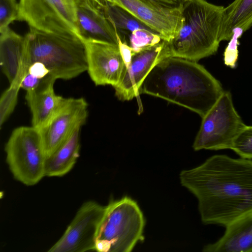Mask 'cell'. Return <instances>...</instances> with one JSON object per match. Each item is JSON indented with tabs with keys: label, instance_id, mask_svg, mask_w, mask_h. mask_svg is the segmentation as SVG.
<instances>
[{
	"label": "cell",
	"instance_id": "cell-8",
	"mask_svg": "<svg viewBox=\"0 0 252 252\" xmlns=\"http://www.w3.org/2000/svg\"><path fill=\"white\" fill-rule=\"evenodd\" d=\"M78 2V0H19L17 20L26 22L30 29L80 37L77 26Z\"/></svg>",
	"mask_w": 252,
	"mask_h": 252
},
{
	"label": "cell",
	"instance_id": "cell-16",
	"mask_svg": "<svg viewBox=\"0 0 252 252\" xmlns=\"http://www.w3.org/2000/svg\"><path fill=\"white\" fill-rule=\"evenodd\" d=\"M223 235L205 245L204 252H252V212L225 227Z\"/></svg>",
	"mask_w": 252,
	"mask_h": 252
},
{
	"label": "cell",
	"instance_id": "cell-5",
	"mask_svg": "<svg viewBox=\"0 0 252 252\" xmlns=\"http://www.w3.org/2000/svg\"><path fill=\"white\" fill-rule=\"evenodd\" d=\"M145 220L137 202L128 196L106 205L95 242L99 252H130L144 239Z\"/></svg>",
	"mask_w": 252,
	"mask_h": 252
},
{
	"label": "cell",
	"instance_id": "cell-23",
	"mask_svg": "<svg viewBox=\"0 0 252 252\" xmlns=\"http://www.w3.org/2000/svg\"><path fill=\"white\" fill-rule=\"evenodd\" d=\"M231 150L241 158L252 160V126L246 125L234 139Z\"/></svg>",
	"mask_w": 252,
	"mask_h": 252
},
{
	"label": "cell",
	"instance_id": "cell-9",
	"mask_svg": "<svg viewBox=\"0 0 252 252\" xmlns=\"http://www.w3.org/2000/svg\"><path fill=\"white\" fill-rule=\"evenodd\" d=\"M106 206L89 200L79 208L60 239L48 250L51 252L95 251L98 228Z\"/></svg>",
	"mask_w": 252,
	"mask_h": 252
},
{
	"label": "cell",
	"instance_id": "cell-11",
	"mask_svg": "<svg viewBox=\"0 0 252 252\" xmlns=\"http://www.w3.org/2000/svg\"><path fill=\"white\" fill-rule=\"evenodd\" d=\"M83 41L87 71L92 80L96 86H117L127 65L119 45L92 39Z\"/></svg>",
	"mask_w": 252,
	"mask_h": 252
},
{
	"label": "cell",
	"instance_id": "cell-1",
	"mask_svg": "<svg viewBox=\"0 0 252 252\" xmlns=\"http://www.w3.org/2000/svg\"><path fill=\"white\" fill-rule=\"evenodd\" d=\"M180 183L197 198L204 224L225 227L252 212V160L216 155L184 170Z\"/></svg>",
	"mask_w": 252,
	"mask_h": 252
},
{
	"label": "cell",
	"instance_id": "cell-4",
	"mask_svg": "<svg viewBox=\"0 0 252 252\" xmlns=\"http://www.w3.org/2000/svg\"><path fill=\"white\" fill-rule=\"evenodd\" d=\"M24 38L22 78L34 63L42 64L55 80H70L87 71L86 46L80 37L30 29Z\"/></svg>",
	"mask_w": 252,
	"mask_h": 252
},
{
	"label": "cell",
	"instance_id": "cell-3",
	"mask_svg": "<svg viewBox=\"0 0 252 252\" xmlns=\"http://www.w3.org/2000/svg\"><path fill=\"white\" fill-rule=\"evenodd\" d=\"M224 9L205 0L185 1L180 29L170 40H164L169 57L198 62L215 54Z\"/></svg>",
	"mask_w": 252,
	"mask_h": 252
},
{
	"label": "cell",
	"instance_id": "cell-12",
	"mask_svg": "<svg viewBox=\"0 0 252 252\" xmlns=\"http://www.w3.org/2000/svg\"><path fill=\"white\" fill-rule=\"evenodd\" d=\"M169 57L165 41L133 53L119 84L114 87L115 95L122 101L130 100L140 94L143 82L152 69Z\"/></svg>",
	"mask_w": 252,
	"mask_h": 252
},
{
	"label": "cell",
	"instance_id": "cell-18",
	"mask_svg": "<svg viewBox=\"0 0 252 252\" xmlns=\"http://www.w3.org/2000/svg\"><path fill=\"white\" fill-rule=\"evenodd\" d=\"M77 128L45 162V177H62L68 173L79 157L80 131Z\"/></svg>",
	"mask_w": 252,
	"mask_h": 252
},
{
	"label": "cell",
	"instance_id": "cell-21",
	"mask_svg": "<svg viewBox=\"0 0 252 252\" xmlns=\"http://www.w3.org/2000/svg\"><path fill=\"white\" fill-rule=\"evenodd\" d=\"M162 40L161 37L154 32L138 29L129 34L128 44L135 53L156 45Z\"/></svg>",
	"mask_w": 252,
	"mask_h": 252
},
{
	"label": "cell",
	"instance_id": "cell-27",
	"mask_svg": "<svg viewBox=\"0 0 252 252\" xmlns=\"http://www.w3.org/2000/svg\"><path fill=\"white\" fill-rule=\"evenodd\" d=\"M156 6L167 8L181 7L187 0H143Z\"/></svg>",
	"mask_w": 252,
	"mask_h": 252
},
{
	"label": "cell",
	"instance_id": "cell-24",
	"mask_svg": "<svg viewBox=\"0 0 252 252\" xmlns=\"http://www.w3.org/2000/svg\"><path fill=\"white\" fill-rule=\"evenodd\" d=\"M19 2L16 0H0V32L9 28L17 20Z\"/></svg>",
	"mask_w": 252,
	"mask_h": 252
},
{
	"label": "cell",
	"instance_id": "cell-26",
	"mask_svg": "<svg viewBox=\"0 0 252 252\" xmlns=\"http://www.w3.org/2000/svg\"><path fill=\"white\" fill-rule=\"evenodd\" d=\"M46 78L41 79L27 73L20 82V88L26 91L32 90L40 85Z\"/></svg>",
	"mask_w": 252,
	"mask_h": 252
},
{
	"label": "cell",
	"instance_id": "cell-25",
	"mask_svg": "<svg viewBox=\"0 0 252 252\" xmlns=\"http://www.w3.org/2000/svg\"><path fill=\"white\" fill-rule=\"evenodd\" d=\"M243 32L239 29L234 30L233 35L224 52V63L225 65L232 68H235L236 65L238 56V39Z\"/></svg>",
	"mask_w": 252,
	"mask_h": 252
},
{
	"label": "cell",
	"instance_id": "cell-22",
	"mask_svg": "<svg viewBox=\"0 0 252 252\" xmlns=\"http://www.w3.org/2000/svg\"><path fill=\"white\" fill-rule=\"evenodd\" d=\"M21 89L20 84L15 82L2 94L0 99V127L13 112L17 101L18 92Z\"/></svg>",
	"mask_w": 252,
	"mask_h": 252
},
{
	"label": "cell",
	"instance_id": "cell-19",
	"mask_svg": "<svg viewBox=\"0 0 252 252\" xmlns=\"http://www.w3.org/2000/svg\"><path fill=\"white\" fill-rule=\"evenodd\" d=\"M252 26V0H235L224 9L219 39L230 40L235 29L244 32Z\"/></svg>",
	"mask_w": 252,
	"mask_h": 252
},
{
	"label": "cell",
	"instance_id": "cell-14",
	"mask_svg": "<svg viewBox=\"0 0 252 252\" xmlns=\"http://www.w3.org/2000/svg\"><path fill=\"white\" fill-rule=\"evenodd\" d=\"M77 26L81 38L118 45L117 32L96 0H78Z\"/></svg>",
	"mask_w": 252,
	"mask_h": 252
},
{
	"label": "cell",
	"instance_id": "cell-13",
	"mask_svg": "<svg viewBox=\"0 0 252 252\" xmlns=\"http://www.w3.org/2000/svg\"><path fill=\"white\" fill-rule=\"evenodd\" d=\"M127 10L161 39L169 41L181 25L182 8H167L143 0H106Z\"/></svg>",
	"mask_w": 252,
	"mask_h": 252
},
{
	"label": "cell",
	"instance_id": "cell-2",
	"mask_svg": "<svg viewBox=\"0 0 252 252\" xmlns=\"http://www.w3.org/2000/svg\"><path fill=\"white\" fill-rule=\"evenodd\" d=\"M223 92L220 81L197 62L170 57L152 69L140 94L163 99L202 118Z\"/></svg>",
	"mask_w": 252,
	"mask_h": 252
},
{
	"label": "cell",
	"instance_id": "cell-28",
	"mask_svg": "<svg viewBox=\"0 0 252 252\" xmlns=\"http://www.w3.org/2000/svg\"></svg>",
	"mask_w": 252,
	"mask_h": 252
},
{
	"label": "cell",
	"instance_id": "cell-20",
	"mask_svg": "<svg viewBox=\"0 0 252 252\" xmlns=\"http://www.w3.org/2000/svg\"><path fill=\"white\" fill-rule=\"evenodd\" d=\"M106 18L119 34H129L138 29L153 31L126 9L106 0H96Z\"/></svg>",
	"mask_w": 252,
	"mask_h": 252
},
{
	"label": "cell",
	"instance_id": "cell-15",
	"mask_svg": "<svg viewBox=\"0 0 252 252\" xmlns=\"http://www.w3.org/2000/svg\"><path fill=\"white\" fill-rule=\"evenodd\" d=\"M56 80L48 76L37 87L27 91L25 98L32 114V126L37 129L49 121L65 100L55 93Z\"/></svg>",
	"mask_w": 252,
	"mask_h": 252
},
{
	"label": "cell",
	"instance_id": "cell-6",
	"mask_svg": "<svg viewBox=\"0 0 252 252\" xmlns=\"http://www.w3.org/2000/svg\"><path fill=\"white\" fill-rule=\"evenodd\" d=\"M4 150L6 162L16 180L31 186L45 177L46 157L37 129L32 126L14 129Z\"/></svg>",
	"mask_w": 252,
	"mask_h": 252
},
{
	"label": "cell",
	"instance_id": "cell-10",
	"mask_svg": "<svg viewBox=\"0 0 252 252\" xmlns=\"http://www.w3.org/2000/svg\"><path fill=\"white\" fill-rule=\"evenodd\" d=\"M88 108L83 97L66 98L49 121L38 129L46 157L55 152L77 128L85 124Z\"/></svg>",
	"mask_w": 252,
	"mask_h": 252
},
{
	"label": "cell",
	"instance_id": "cell-7",
	"mask_svg": "<svg viewBox=\"0 0 252 252\" xmlns=\"http://www.w3.org/2000/svg\"><path fill=\"white\" fill-rule=\"evenodd\" d=\"M245 126L235 108L230 92L224 91L202 118L192 147L195 151L231 149L234 139Z\"/></svg>",
	"mask_w": 252,
	"mask_h": 252
},
{
	"label": "cell",
	"instance_id": "cell-17",
	"mask_svg": "<svg viewBox=\"0 0 252 252\" xmlns=\"http://www.w3.org/2000/svg\"><path fill=\"white\" fill-rule=\"evenodd\" d=\"M25 53V38L8 28L0 33V63L1 70L10 84L22 79Z\"/></svg>",
	"mask_w": 252,
	"mask_h": 252
}]
</instances>
